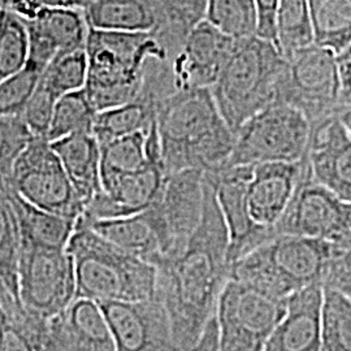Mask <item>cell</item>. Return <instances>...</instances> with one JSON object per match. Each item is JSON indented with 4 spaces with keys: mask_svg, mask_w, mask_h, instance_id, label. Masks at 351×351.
<instances>
[{
    "mask_svg": "<svg viewBox=\"0 0 351 351\" xmlns=\"http://www.w3.org/2000/svg\"><path fill=\"white\" fill-rule=\"evenodd\" d=\"M323 288L336 290L351 300V249H339L328 265Z\"/></svg>",
    "mask_w": 351,
    "mask_h": 351,
    "instance_id": "60d3db41",
    "label": "cell"
},
{
    "mask_svg": "<svg viewBox=\"0 0 351 351\" xmlns=\"http://www.w3.org/2000/svg\"><path fill=\"white\" fill-rule=\"evenodd\" d=\"M337 250L323 241L278 234L232 264L229 278L288 300L302 289L323 287Z\"/></svg>",
    "mask_w": 351,
    "mask_h": 351,
    "instance_id": "8992f818",
    "label": "cell"
},
{
    "mask_svg": "<svg viewBox=\"0 0 351 351\" xmlns=\"http://www.w3.org/2000/svg\"><path fill=\"white\" fill-rule=\"evenodd\" d=\"M252 167L249 165H221L216 169L203 172L211 184L216 202L226 223L229 236L228 259L230 267L242 256L249 254L264 242L275 237V233L265 230L251 220L246 188Z\"/></svg>",
    "mask_w": 351,
    "mask_h": 351,
    "instance_id": "4fadbf2b",
    "label": "cell"
},
{
    "mask_svg": "<svg viewBox=\"0 0 351 351\" xmlns=\"http://www.w3.org/2000/svg\"><path fill=\"white\" fill-rule=\"evenodd\" d=\"M156 121V106L143 95L124 106L97 113L93 134L99 142L126 137L149 130Z\"/></svg>",
    "mask_w": 351,
    "mask_h": 351,
    "instance_id": "83f0119b",
    "label": "cell"
},
{
    "mask_svg": "<svg viewBox=\"0 0 351 351\" xmlns=\"http://www.w3.org/2000/svg\"><path fill=\"white\" fill-rule=\"evenodd\" d=\"M4 186L17 215L23 245L66 249L77 220L37 208L17 195L8 185Z\"/></svg>",
    "mask_w": 351,
    "mask_h": 351,
    "instance_id": "484cf974",
    "label": "cell"
},
{
    "mask_svg": "<svg viewBox=\"0 0 351 351\" xmlns=\"http://www.w3.org/2000/svg\"><path fill=\"white\" fill-rule=\"evenodd\" d=\"M163 16L167 32L184 42L204 20L207 0H152Z\"/></svg>",
    "mask_w": 351,
    "mask_h": 351,
    "instance_id": "f35d334b",
    "label": "cell"
},
{
    "mask_svg": "<svg viewBox=\"0 0 351 351\" xmlns=\"http://www.w3.org/2000/svg\"><path fill=\"white\" fill-rule=\"evenodd\" d=\"M29 59V34L23 19L4 10L0 19V82L20 72Z\"/></svg>",
    "mask_w": 351,
    "mask_h": 351,
    "instance_id": "d590c367",
    "label": "cell"
},
{
    "mask_svg": "<svg viewBox=\"0 0 351 351\" xmlns=\"http://www.w3.org/2000/svg\"><path fill=\"white\" fill-rule=\"evenodd\" d=\"M165 173L208 172L228 162L234 133L217 110L210 88L177 91L156 110Z\"/></svg>",
    "mask_w": 351,
    "mask_h": 351,
    "instance_id": "7a4b0ae2",
    "label": "cell"
},
{
    "mask_svg": "<svg viewBox=\"0 0 351 351\" xmlns=\"http://www.w3.org/2000/svg\"><path fill=\"white\" fill-rule=\"evenodd\" d=\"M21 247L23 241L17 215L7 189L0 184V276L17 303V274Z\"/></svg>",
    "mask_w": 351,
    "mask_h": 351,
    "instance_id": "4dcf8cb0",
    "label": "cell"
},
{
    "mask_svg": "<svg viewBox=\"0 0 351 351\" xmlns=\"http://www.w3.org/2000/svg\"><path fill=\"white\" fill-rule=\"evenodd\" d=\"M159 155L162 150L155 121L146 132L101 143V177L136 172Z\"/></svg>",
    "mask_w": 351,
    "mask_h": 351,
    "instance_id": "4316f807",
    "label": "cell"
},
{
    "mask_svg": "<svg viewBox=\"0 0 351 351\" xmlns=\"http://www.w3.org/2000/svg\"><path fill=\"white\" fill-rule=\"evenodd\" d=\"M165 177L162 155L136 172L101 176V193L88 203L77 223L88 224L145 211L159 198Z\"/></svg>",
    "mask_w": 351,
    "mask_h": 351,
    "instance_id": "5bb4252c",
    "label": "cell"
},
{
    "mask_svg": "<svg viewBox=\"0 0 351 351\" xmlns=\"http://www.w3.org/2000/svg\"><path fill=\"white\" fill-rule=\"evenodd\" d=\"M275 234L317 239L339 249H351V203L313 181L306 164V172L288 210L275 226Z\"/></svg>",
    "mask_w": 351,
    "mask_h": 351,
    "instance_id": "7c38bea8",
    "label": "cell"
},
{
    "mask_svg": "<svg viewBox=\"0 0 351 351\" xmlns=\"http://www.w3.org/2000/svg\"><path fill=\"white\" fill-rule=\"evenodd\" d=\"M322 285L291 294L263 351H322Z\"/></svg>",
    "mask_w": 351,
    "mask_h": 351,
    "instance_id": "603a6c76",
    "label": "cell"
},
{
    "mask_svg": "<svg viewBox=\"0 0 351 351\" xmlns=\"http://www.w3.org/2000/svg\"><path fill=\"white\" fill-rule=\"evenodd\" d=\"M77 226H88L114 246L154 267L162 263L169 252L160 215L152 204L136 215Z\"/></svg>",
    "mask_w": 351,
    "mask_h": 351,
    "instance_id": "7402d4cb",
    "label": "cell"
},
{
    "mask_svg": "<svg viewBox=\"0 0 351 351\" xmlns=\"http://www.w3.org/2000/svg\"><path fill=\"white\" fill-rule=\"evenodd\" d=\"M304 172L306 159L298 163L252 167L246 188V202L255 226L275 233V226L288 210Z\"/></svg>",
    "mask_w": 351,
    "mask_h": 351,
    "instance_id": "d6986e66",
    "label": "cell"
},
{
    "mask_svg": "<svg viewBox=\"0 0 351 351\" xmlns=\"http://www.w3.org/2000/svg\"><path fill=\"white\" fill-rule=\"evenodd\" d=\"M229 236L211 184L204 177L199 224L178 255L156 268V297L181 351L195 345L211 320L230 275Z\"/></svg>",
    "mask_w": 351,
    "mask_h": 351,
    "instance_id": "6da1fadb",
    "label": "cell"
},
{
    "mask_svg": "<svg viewBox=\"0 0 351 351\" xmlns=\"http://www.w3.org/2000/svg\"><path fill=\"white\" fill-rule=\"evenodd\" d=\"M34 138L20 116L0 117V184L8 182L13 167Z\"/></svg>",
    "mask_w": 351,
    "mask_h": 351,
    "instance_id": "74e56055",
    "label": "cell"
},
{
    "mask_svg": "<svg viewBox=\"0 0 351 351\" xmlns=\"http://www.w3.org/2000/svg\"><path fill=\"white\" fill-rule=\"evenodd\" d=\"M311 137L308 119L297 108L274 103L254 114L234 134L226 165L298 163Z\"/></svg>",
    "mask_w": 351,
    "mask_h": 351,
    "instance_id": "52a82bcc",
    "label": "cell"
},
{
    "mask_svg": "<svg viewBox=\"0 0 351 351\" xmlns=\"http://www.w3.org/2000/svg\"><path fill=\"white\" fill-rule=\"evenodd\" d=\"M314 45L335 52L351 46V0H308Z\"/></svg>",
    "mask_w": 351,
    "mask_h": 351,
    "instance_id": "f1b7e54d",
    "label": "cell"
},
{
    "mask_svg": "<svg viewBox=\"0 0 351 351\" xmlns=\"http://www.w3.org/2000/svg\"><path fill=\"white\" fill-rule=\"evenodd\" d=\"M5 4H7V3H5Z\"/></svg>",
    "mask_w": 351,
    "mask_h": 351,
    "instance_id": "816d5d0a",
    "label": "cell"
},
{
    "mask_svg": "<svg viewBox=\"0 0 351 351\" xmlns=\"http://www.w3.org/2000/svg\"><path fill=\"white\" fill-rule=\"evenodd\" d=\"M203 201L204 173L202 171L188 169L165 177L162 193L152 203L160 215L169 242V255L164 262L175 258L186 246L201 221Z\"/></svg>",
    "mask_w": 351,
    "mask_h": 351,
    "instance_id": "e0dca14e",
    "label": "cell"
},
{
    "mask_svg": "<svg viewBox=\"0 0 351 351\" xmlns=\"http://www.w3.org/2000/svg\"><path fill=\"white\" fill-rule=\"evenodd\" d=\"M287 69V58L272 42L256 36L236 40L210 88L219 112L234 134L254 114L277 103Z\"/></svg>",
    "mask_w": 351,
    "mask_h": 351,
    "instance_id": "5b68a950",
    "label": "cell"
},
{
    "mask_svg": "<svg viewBox=\"0 0 351 351\" xmlns=\"http://www.w3.org/2000/svg\"><path fill=\"white\" fill-rule=\"evenodd\" d=\"M43 351H59L52 343H50L49 341H46V343H45V348H43Z\"/></svg>",
    "mask_w": 351,
    "mask_h": 351,
    "instance_id": "c3c4849f",
    "label": "cell"
},
{
    "mask_svg": "<svg viewBox=\"0 0 351 351\" xmlns=\"http://www.w3.org/2000/svg\"><path fill=\"white\" fill-rule=\"evenodd\" d=\"M75 265L77 298L141 302L156 297V268L121 250L88 226H77L66 245Z\"/></svg>",
    "mask_w": 351,
    "mask_h": 351,
    "instance_id": "277c9868",
    "label": "cell"
},
{
    "mask_svg": "<svg viewBox=\"0 0 351 351\" xmlns=\"http://www.w3.org/2000/svg\"><path fill=\"white\" fill-rule=\"evenodd\" d=\"M56 101L58 98L38 82L36 91L20 116L34 137L47 138Z\"/></svg>",
    "mask_w": 351,
    "mask_h": 351,
    "instance_id": "ab89813d",
    "label": "cell"
},
{
    "mask_svg": "<svg viewBox=\"0 0 351 351\" xmlns=\"http://www.w3.org/2000/svg\"><path fill=\"white\" fill-rule=\"evenodd\" d=\"M234 45V39L203 20L189 33L171 60L176 90L213 88Z\"/></svg>",
    "mask_w": 351,
    "mask_h": 351,
    "instance_id": "2e32d148",
    "label": "cell"
},
{
    "mask_svg": "<svg viewBox=\"0 0 351 351\" xmlns=\"http://www.w3.org/2000/svg\"><path fill=\"white\" fill-rule=\"evenodd\" d=\"M81 11L88 29L117 33L167 32L152 0H86Z\"/></svg>",
    "mask_w": 351,
    "mask_h": 351,
    "instance_id": "cb8c5ba5",
    "label": "cell"
},
{
    "mask_svg": "<svg viewBox=\"0 0 351 351\" xmlns=\"http://www.w3.org/2000/svg\"><path fill=\"white\" fill-rule=\"evenodd\" d=\"M85 91L97 112L136 101L151 58L173 59L156 33H117L88 29Z\"/></svg>",
    "mask_w": 351,
    "mask_h": 351,
    "instance_id": "3957f363",
    "label": "cell"
},
{
    "mask_svg": "<svg viewBox=\"0 0 351 351\" xmlns=\"http://www.w3.org/2000/svg\"><path fill=\"white\" fill-rule=\"evenodd\" d=\"M314 45L308 0H280L276 14V47L290 55Z\"/></svg>",
    "mask_w": 351,
    "mask_h": 351,
    "instance_id": "f546056e",
    "label": "cell"
},
{
    "mask_svg": "<svg viewBox=\"0 0 351 351\" xmlns=\"http://www.w3.org/2000/svg\"><path fill=\"white\" fill-rule=\"evenodd\" d=\"M97 113L85 88L65 94L55 104L47 139L55 142L73 134L93 133Z\"/></svg>",
    "mask_w": 351,
    "mask_h": 351,
    "instance_id": "1f68e13d",
    "label": "cell"
},
{
    "mask_svg": "<svg viewBox=\"0 0 351 351\" xmlns=\"http://www.w3.org/2000/svg\"><path fill=\"white\" fill-rule=\"evenodd\" d=\"M86 0H7L5 10L23 20H33L38 13L47 8H78L84 7Z\"/></svg>",
    "mask_w": 351,
    "mask_h": 351,
    "instance_id": "b9f144b4",
    "label": "cell"
},
{
    "mask_svg": "<svg viewBox=\"0 0 351 351\" xmlns=\"http://www.w3.org/2000/svg\"><path fill=\"white\" fill-rule=\"evenodd\" d=\"M14 306H20V304L13 300L11 293L8 291L3 278L0 276V311H8Z\"/></svg>",
    "mask_w": 351,
    "mask_h": 351,
    "instance_id": "bcb514c9",
    "label": "cell"
},
{
    "mask_svg": "<svg viewBox=\"0 0 351 351\" xmlns=\"http://www.w3.org/2000/svg\"><path fill=\"white\" fill-rule=\"evenodd\" d=\"M277 103L301 111L311 125L339 114V75L335 52L311 45L287 58Z\"/></svg>",
    "mask_w": 351,
    "mask_h": 351,
    "instance_id": "8fae6325",
    "label": "cell"
},
{
    "mask_svg": "<svg viewBox=\"0 0 351 351\" xmlns=\"http://www.w3.org/2000/svg\"><path fill=\"white\" fill-rule=\"evenodd\" d=\"M337 56L339 75V112L351 108V46Z\"/></svg>",
    "mask_w": 351,
    "mask_h": 351,
    "instance_id": "ee69618b",
    "label": "cell"
},
{
    "mask_svg": "<svg viewBox=\"0 0 351 351\" xmlns=\"http://www.w3.org/2000/svg\"><path fill=\"white\" fill-rule=\"evenodd\" d=\"M287 311V300L229 278L215 319L221 351H263Z\"/></svg>",
    "mask_w": 351,
    "mask_h": 351,
    "instance_id": "ba28073f",
    "label": "cell"
},
{
    "mask_svg": "<svg viewBox=\"0 0 351 351\" xmlns=\"http://www.w3.org/2000/svg\"><path fill=\"white\" fill-rule=\"evenodd\" d=\"M75 298V265L66 249L23 245L17 300L26 313L49 322Z\"/></svg>",
    "mask_w": 351,
    "mask_h": 351,
    "instance_id": "9c48e42d",
    "label": "cell"
},
{
    "mask_svg": "<svg viewBox=\"0 0 351 351\" xmlns=\"http://www.w3.org/2000/svg\"><path fill=\"white\" fill-rule=\"evenodd\" d=\"M304 159L313 181L351 203V133L339 114L311 125Z\"/></svg>",
    "mask_w": 351,
    "mask_h": 351,
    "instance_id": "ac0fdd59",
    "label": "cell"
},
{
    "mask_svg": "<svg viewBox=\"0 0 351 351\" xmlns=\"http://www.w3.org/2000/svg\"><path fill=\"white\" fill-rule=\"evenodd\" d=\"M186 351H221L220 343H219V332H217L215 315L207 323L201 337L195 342V345Z\"/></svg>",
    "mask_w": 351,
    "mask_h": 351,
    "instance_id": "f6af8a7d",
    "label": "cell"
},
{
    "mask_svg": "<svg viewBox=\"0 0 351 351\" xmlns=\"http://www.w3.org/2000/svg\"><path fill=\"white\" fill-rule=\"evenodd\" d=\"M256 10V37L276 46V14L280 0H254Z\"/></svg>",
    "mask_w": 351,
    "mask_h": 351,
    "instance_id": "7bdbcfd3",
    "label": "cell"
},
{
    "mask_svg": "<svg viewBox=\"0 0 351 351\" xmlns=\"http://www.w3.org/2000/svg\"><path fill=\"white\" fill-rule=\"evenodd\" d=\"M51 146L86 208L101 191L99 142L93 133H81L51 142Z\"/></svg>",
    "mask_w": 351,
    "mask_h": 351,
    "instance_id": "d4e9b609",
    "label": "cell"
},
{
    "mask_svg": "<svg viewBox=\"0 0 351 351\" xmlns=\"http://www.w3.org/2000/svg\"><path fill=\"white\" fill-rule=\"evenodd\" d=\"M47 341L59 351H116L99 303L75 298L47 323Z\"/></svg>",
    "mask_w": 351,
    "mask_h": 351,
    "instance_id": "44dd1931",
    "label": "cell"
},
{
    "mask_svg": "<svg viewBox=\"0 0 351 351\" xmlns=\"http://www.w3.org/2000/svg\"><path fill=\"white\" fill-rule=\"evenodd\" d=\"M322 351H351V300L323 288Z\"/></svg>",
    "mask_w": 351,
    "mask_h": 351,
    "instance_id": "836d02e7",
    "label": "cell"
},
{
    "mask_svg": "<svg viewBox=\"0 0 351 351\" xmlns=\"http://www.w3.org/2000/svg\"><path fill=\"white\" fill-rule=\"evenodd\" d=\"M98 303L111 329L116 351H181L167 311L158 300Z\"/></svg>",
    "mask_w": 351,
    "mask_h": 351,
    "instance_id": "9a60e30c",
    "label": "cell"
},
{
    "mask_svg": "<svg viewBox=\"0 0 351 351\" xmlns=\"http://www.w3.org/2000/svg\"><path fill=\"white\" fill-rule=\"evenodd\" d=\"M29 34V59L43 71L59 55L84 50L88 26L78 8H47L25 21Z\"/></svg>",
    "mask_w": 351,
    "mask_h": 351,
    "instance_id": "ffe728a7",
    "label": "cell"
},
{
    "mask_svg": "<svg viewBox=\"0 0 351 351\" xmlns=\"http://www.w3.org/2000/svg\"><path fill=\"white\" fill-rule=\"evenodd\" d=\"M204 21L234 40L256 36L254 0H207Z\"/></svg>",
    "mask_w": 351,
    "mask_h": 351,
    "instance_id": "d6a6232c",
    "label": "cell"
},
{
    "mask_svg": "<svg viewBox=\"0 0 351 351\" xmlns=\"http://www.w3.org/2000/svg\"><path fill=\"white\" fill-rule=\"evenodd\" d=\"M42 73V68L27 62L20 72L0 82V117L21 116Z\"/></svg>",
    "mask_w": 351,
    "mask_h": 351,
    "instance_id": "8d00e7d4",
    "label": "cell"
},
{
    "mask_svg": "<svg viewBox=\"0 0 351 351\" xmlns=\"http://www.w3.org/2000/svg\"><path fill=\"white\" fill-rule=\"evenodd\" d=\"M86 78L88 59L84 49L56 56L43 71L39 84L59 99L65 94L85 88Z\"/></svg>",
    "mask_w": 351,
    "mask_h": 351,
    "instance_id": "e575fe53",
    "label": "cell"
},
{
    "mask_svg": "<svg viewBox=\"0 0 351 351\" xmlns=\"http://www.w3.org/2000/svg\"><path fill=\"white\" fill-rule=\"evenodd\" d=\"M5 3H7V0H0V8L5 10Z\"/></svg>",
    "mask_w": 351,
    "mask_h": 351,
    "instance_id": "681fc988",
    "label": "cell"
},
{
    "mask_svg": "<svg viewBox=\"0 0 351 351\" xmlns=\"http://www.w3.org/2000/svg\"><path fill=\"white\" fill-rule=\"evenodd\" d=\"M339 120L342 124L346 126V129L351 133V108L350 110H343L339 113Z\"/></svg>",
    "mask_w": 351,
    "mask_h": 351,
    "instance_id": "7dc6e473",
    "label": "cell"
},
{
    "mask_svg": "<svg viewBox=\"0 0 351 351\" xmlns=\"http://www.w3.org/2000/svg\"><path fill=\"white\" fill-rule=\"evenodd\" d=\"M4 185L32 206L72 220L85 210L47 138L30 141Z\"/></svg>",
    "mask_w": 351,
    "mask_h": 351,
    "instance_id": "30bf717a",
    "label": "cell"
},
{
    "mask_svg": "<svg viewBox=\"0 0 351 351\" xmlns=\"http://www.w3.org/2000/svg\"><path fill=\"white\" fill-rule=\"evenodd\" d=\"M3 12H4V8H0V19H1V16H3Z\"/></svg>",
    "mask_w": 351,
    "mask_h": 351,
    "instance_id": "f907efd6",
    "label": "cell"
}]
</instances>
